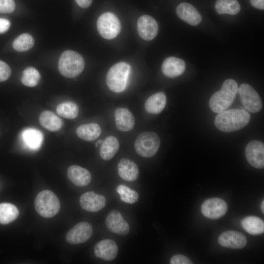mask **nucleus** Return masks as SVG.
I'll use <instances>...</instances> for the list:
<instances>
[{
    "label": "nucleus",
    "instance_id": "obj_1",
    "mask_svg": "<svg viewBox=\"0 0 264 264\" xmlns=\"http://www.w3.org/2000/svg\"><path fill=\"white\" fill-rule=\"evenodd\" d=\"M250 120V114L245 110L231 109L219 113L215 118V125L221 132H232L246 126Z\"/></svg>",
    "mask_w": 264,
    "mask_h": 264
},
{
    "label": "nucleus",
    "instance_id": "obj_2",
    "mask_svg": "<svg viewBox=\"0 0 264 264\" xmlns=\"http://www.w3.org/2000/svg\"><path fill=\"white\" fill-rule=\"evenodd\" d=\"M238 89V84L234 80H226L220 89L211 97L209 101L211 110L218 113L225 110L234 102Z\"/></svg>",
    "mask_w": 264,
    "mask_h": 264
},
{
    "label": "nucleus",
    "instance_id": "obj_3",
    "mask_svg": "<svg viewBox=\"0 0 264 264\" xmlns=\"http://www.w3.org/2000/svg\"><path fill=\"white\" fill-rule=\"evenodd\" d=\"M85 62L83 57L73 50H66L61 55L58 69L64 76L71 78L79 75L84 70Z\"/></svg>",
    "mask_w": 264,
    "mask_h": 264
},
{
    "label": "nucleus",
    "instance_id": "obj_4",
    "mask_svg": "<svg viewBox=\"0 0 264 264\" xmlns=\"http://www.w3.org/2000/svg\"><path fill=\"white\" fill-rule=\"evenodd\" d=\"M131 66L126 62H121L112 66L106 76V83L112 91L119 93L126 88Z\"/></svg>",
    "mask_w": 264,
    "mask_h": 264
},
{
    "label": "nucleus",
    "instance_id": "obj_5",
    "mask_svg": "<svg viewBox=\"0 0 264 264\" xmlns=\"http://www.w3.org/2000/svg\"><path fill=\"white\" fill-rule=\"evenodd\" d=\"M35 207L41 216L49 218L55 216L60 209V202L56 195L51 191L40 192L35 199Z\"/></svg>",
    "mask_w": 264,
    "mask_h": 264
},
{
    "label": "nucleus",
    "instance_id": "obj_6",
    "mask_svg": "<svg viewBox=\"0 0 264 264\" xmlns=\"http://www.w3.org/2000/svg\"><path fill=\"white\" fill-rule=\"evenodd\" d=\"M160 145L158 135L153 132H144L140 133L134 142V149L140 156L149 158L154 155Z\"/></svg>",
    "mask_w": 264,
    "mask_h": 264
},
{
    "label": "nucleus",
    "instance_id": "obj_7",
    "mask_svg": "<svg viewBox=\"0 0 264 264\" xmlns=\"http://www.w3.org/2000/svg\"><path fill=\"white\" fill-rule=\"evenodd\" d=\"M120 22L113 13L102 14L97 21V28L100 35L104 39L111 40L115 38L121 31Z\"/></svg>",
    "mask_w": 264,
    "mask_h": 264
},
{
    "label": "nucleus",
    "instance_id": "obj_8",
    "mask_svg": "<svg viewBox=\"0 0 264 264\" xmlns=\"http://www.w3.org/2000/svg\"><path fill=\"white\" fill-rule=\"evenodd\" d=\"M242 103L248 111L256 113L262 108V100L254 88L247 84H242L238 89Z\"/></svg>",
    "mask_w": 264,
    "mask_h": 264
},
{
    "label": "nucleus",
    "instance_id": "obj_9",
    "mask_svg": "<svg viewBox=\"0 0 264 264\" xmlns=\"http://www.w3.org/2000/svg\"><path fill=\"white\" fill-rule=\"evenodd\" d=\"M92 232V227L89 222H81L76 224L67 232L66 241L71 244L82 243L90 239Z\"/></svg>",
    "mask_w": 264,
    "mask_h": 264
},
{
    "label": "nucleus",
    "instance_id": "obj_10",
    "mask_svg": "<svg viewBox=\"0 0 264 264\" xmlns=\"http://www.w3.org/2000/svg\"><path fill=\"white\" fill-rule=\"evenodd\" d=\"M248 163L253 167L263 169L264 167V145L259 140L249 142L245 149Z\"/></svg>",
    "mask_w": 264,
    "mask_h": 264
},
{
    "label": "nucleus",
    "instance_id": "obj_11",
    "mask_svg": "<svg viewBox=\"0 0 264 264\" xmlns=\"http://www.w3.org/2000/svg\"><path fill=\"white\" fill-rule=\"evenodd\" d=\"M201 212L206 217L217 219L223 216L227 212V205L223 199L214 198L206 199L201 205Z\"/></svg>",
    "mask_w": 264,
    "mask_h": 264
},
{
    "label": "nucleus",
    "instance_id": "obj_12",
    "mask_svg": "<svg viewBox=\"0 0 264 264\" xmlns=\"http://www.w3.org/2000/svg\"><path fill=\"white\" fill-rule=\"evenodd\" d=\"M137 28L139 36L145 41L154 39L158 30V24L155 20L148 15H144L139 18Z\"/></svg>",
    "mask_w": 264,
    "mask_h": 264
},
{
    "label": "nucleus",
    "instance_id": "obj_13",
    "mask_svg": "<svg viewBox=\"0 0 264 264\" xmlns=\"http://www.w3.org/2000/svg\"><path fill=\"white\" fill-rule=\"evenodd\" d=\"M105 224L108 229L112 233L126 235L129 233L130 226L121 214L117 210H111L107 216Z\"/></svg>",
    "mask_w": 264,
    "mask_h": 264
},
{
    "label": "nucleus",
    "instance_id": "obj_14",
    "mask_svg": "<svg viewBox=\"0 0 264 264\" xmlns=\"http://www.w3.org/2000/svg\"><path fill=\"white\" fill-rule=\"evenodd\" d=\"M106 198L101 195L92 191L87 192L81 195L80 204L81 207L88 212H97L106 205Z\"/></svg>",
    "mask_w": 264,
    "mask_h": 264
},
{
    "label": "nucleus",
    "instance_id": "obj_15",
    "mask_svg": "<svg viewBox=\"0 0 264 264\" xmlns=\"http://www.w3.org/2000/svg\"><path fill=\"white\" fill-rule=\"evenodd\" d=\"M118 248L116 243L111 239H104L94 246V253L98 258L106 261L114 260L117 256Z\"/></svg>",
    "mask_w": 264,
    "mask_h": 264
},
{
    "label": "nucleus",
    "instance_id": "obj_16",
    "mask_svg": "<svg viewBox=\"0 0 264 264\" xmlns=\"http://www.w3.org/2000/svg\"><path fill=\"white\" fill-rule=\"evenodd\" d=\"M218 241L221 246L233 249L242 248L247 243L246 237L235 231L224 232L219 237Z\"/></svg>",
    "mask_w": 264,
    "mask_h": 264
},
{
    "label": "nucleus",
    "instance_id": "obj_17",
    "mask_svg": "<svg viewBox=\"0 0 264 264\" xmlns=\"http://www.w3.org/2000/svg\"><path fill=\"white\" fill-rule=\"evenodd\" d=\"M177 16L190 25H198L202 20V17L197 9L192 4L182 2L176 7Z\"/></svg>",
    "mask_w": 264,
    "mask_h": 264
},
{
    "label": "nucleus",
    "instance_id": "obj_18",
    "mask_svg": "<svg viewBox=\"0 0 264 264\" xmlns=\"http://www.w3.org/2000/svg\"><path fill=\"white\" fill-rule=\"evenodd\" d=\"M21 139L22 144L26 148L36 151L42 146L43 135L39 130L30 128L24 129L22 132Z\"/></svg>",
    "mask_w": 264,
    "mask_h": 264
},
{
    "label": "nucleus",
    "instance_id": "obj_19",
    "mask_svg": "<svg viewBox=\"0 0 264 264\" xmlns=\"http://www.w3.org/2000/svg\"><path fill=\"white\" fill-rule=\"evenodd\" d=\"M185 67L184 61L175 57H169L163 61L161 70L166 77L173 78L181 75Z\"/></svg>",
    "mask_w": 264,
    "mask_h": 264
},
{
    "label": "nucleus",
    "instance_id": "obj_20",
    "mask_svg": "<svg viewBox=\"0 0 264 264\" xmlns=\"http://www.w3.org/2000/svg\"><path fill=\"white\" fill-rule=\"evenodd\" d=\"M115 126L121 132L132 130L135 125V119L132 112L127 109L117 108L114 111Z\"/></svg>",
    "mask_w": 264,
    "mask_h": 264
},
{
    "label": "nucleus",
    "instance_id": "obj_21",
    "mask_svg": "<svg viewBox=\"0 0 264 264\" xmlns=\"http://www.w3.org/2000/svg\"><path fill=\"white\" fill-rule=\"evenodd\" d=\"M117 171L120 177L127 181H134L139 176V169L137 164L128 158H122L119 161Z\"/></svg>",
    "mask_w": 264,
    "mask_h": 264
},
{
    "label": "nucleus",
    "instance_id": "obj_22",
    "mask_svg": "<svg viewBox=\"0 0 264 264\" xmlns=\"http://www.w3.org/2000/svg\"><path fill=\"white\" fill-rule=\"evenodd\" d=\"M67 175L68 178L74 184L79 187L88 185L91 180L89 172L78 165L70 166L67 169Z\"/></svg>",
    "mask_w": 264,
    "mask_h": 264
},
{
    "label": "nucleus",
    "instance_id": "obj_23",
    "mask_svg": "<svg viewBox=\"0 0 264 264\" xmlns=\"http://www.w3.org/2000/svg\"><path fill=\"white\" fill-rule=\"evenodd\" d=\"M166 101V97L163 92H157L150 96L146 100L144 108L149 113L159 114L164 110Z\"/></svg>",
    "mask_w": 264,
    "mask_h": 264
},
{
    "label": "nucleus",
    "instance_id": "obj_24",
    "mask_svg": "<svg viewBox=\"0 0 264 264\" xmlns=\"http://www.w3.org/2000/svg\"><path fill=\"white\" fill-rule=\"evenodd\" d=\"M119 148V142L114 136L106 137L102 141L99 149L101 157L104 160H109L112 158Z\"/></svg>",
    "mask_w": 264,
    "mask_h": 264
},
{
    "label": "nucleus",
    "instance_id": "obj_25",
    "mask_svg": "<svg viewBox=\"0 0 264 264\" xmlns=\"http://www.w3.org/2000/svg\"><path fill=\"white\" fill-rule=\"evenodd\" d=\"M76 132L80 138L87 141H92L99 137L102 130L98 124L92 123L79 126Z\"/></svg>",
    "mask_w": 264,
    "mask_h": 264
},
{
    "label": "nucleus",
    "instance_id": "obj_26",
    "mask_svg": "<svg viewBox=\"0 0 264 264\" xmlns=\"http://www.w3.org/2000/svg\"><path fill=\"white\" fill-rule=\"evenodd\" d=\"M39 122L44 128L51 132L58 131L63 126L61 119L49 110H45L41 113Z\"/></svg>",
    "mask_w": 264,
    "mask_h": 264
},
{
    "label": "nucleus",
    "instance_id": "obj_27",
    "mask_svg": "<svg viewBox=\"0 0 264 264\" xmlns=\"http://www.w3.org/2000/svg\"><path fill=\"white\" fill-rule=\"evenodd\" d=\"M242 228L251 235H259L264 232V222L260 218L256 216H248L242 221Z\"/></svg>",
    "mask_w": 264,
    "mask_h": 264
},
{
    "label": "nucleus",
    "instance_id": "obj_28",
    "mask_svg": "<svg viewBox=\"0 0 264 264\" xmlns=\"http://www.w3.org/2000/svg\"><path fill=\"white\" fill-rule=\"evenodd\" d=\"M215 7L219 14L236 15L241 10L240 5L237 0H217Z\"/></svg>",
    "mask_w": 264,
    "mask_h": 264
},
{
    "label": "nucleus",
    "instance_id": "obj_29",
    "mask_svg": "<svg viewBox=\"0 0 264 264\" xmlns=\"http://www.w3.org/2000/svg\"><path fill=\"white\" fill-rule=\"evenodd\" d=\"M17 207L9 203H0V223L6 224L15 220L19 216Z\"/></svg>",
    "mask_w": 264,
    "mask_h": 264
},
{
    "label": "nucleus",
    "instance_id": "obj_30",
    "mask_svg": "<svg viewBox=\"0 0 264 264\" xmlns=\"http://www.w3.org/2000/svg\"><path fill=\"white\" fill-rule=\"evenodd\" d=\"M59 115L65 118L73 119L77 117L79 113L78 106L72 102H66L60 104L56 108Z\"/></svg>",
    "mask_w": 264,
    "mask_h": 264
},
{
    "label": "nucleus",
    "instance_id": "obj_31",
    "mask_svg": "<svg viewBox=\"0 0 264 264\" xmlns=\"http://www.w3.org/2000/svg\"><path fill=\"white\" fill-rule=\"evenodd\" d=\"M34 44V40L29 34L23 33L17 37L13 42V47L18 52H24L31 49Z\"/></svg>",
    "mask_w": 264,
    "mask_h": 264
},
{
    "label": "nucleus",
    "instance_id": "obj_32",
    "mask_svg": "<svg viewBox=\"0 0 264 264\" xmlns=\"http://www.w3.org/2000/svg\"><path fill=\"white\" fill-rule=\"evenodd\" d=\"M40 78L41 75L37 69L29 66L23 70L21 81L25 86L34 87L38 85Z\"/></svg>",
    "mask_w": 264,
    "mask_h": 264
},
{
    "label": "nucleus",
    "instance_id": "obj_33",
    "mask_svg": "<svg viewBox=\"0 0 264 264\" xmlns=\"http://www.w3.org/2000/svg\"><path fill=\"white\" fill-rule=\"evenodd\" d=\"M116 191L120 196V199L125 203L133 204L138 200V194L125 185H119L116 188Z\"/></svg>",
    "mask_w": 264,
    "mask_h": 264
},
{
    "label": "nucleus",
    "instance_id": "obj_34",
    "mask_svg": "<svg viewBox=\"0 0 264 264\" xmlns=\"http://www.w3.org/2000/svg\"><path fill=\"white\" fill-rule=\"evenodd\" d=\"M15 8V3L13 0H0V13H10Z\"/></svg>",
    "mask_w": 264,
    "mask_h": 264
},
{
    "label": "nucleus",
    "instance_id": "obj_35",
    "mask_svg": "<svg viewBox=\"0 0 264 264\" xmlns=\"http://www.w3.org/2000/svg\"><path fill=\"white\" fill-rule=\"evenodd\" d=\"M11 71L9 66L0 60V82L7 80L10 76Z\"/></svg>",
    "mask_w": 264,
    "mask_h": 264
},
{
    "label": "nucleus",
    "instance_id": "obj_36",
    "mask_svg": "<svg viewBox=\"0 0 264 264\" xmlns=\"http://www.w3.org/2000/svg\"><path fill=\"white\" fill-rule=\"evenodd\" d=\"M170 262L171 264H192L191 261L188 257L181 254H177L173 256L171 258Z\"/></svg>",
    "mask_w": 264,
    "mask_h": 264
},
{
    "label": "nucleus",
    "instance_id": "obj_37",
    "mask_svg": "<svg viewBox=\"0 0 264 264\" xmlns=\"http://www.w3.org/2000/svg\"><path fill=\"white\" fill-rule=\"evenodd\" d=\"M10 26V22L7 19L0 18V34L7 31Z\"/></svg>",
    "mask_w": 264,
    "mask_h": 264
},
{
    "label": "nucleus",
    "instance_id": "obj_38",
    "mask_svg": "<svg viewBox=\"0 0 264 264\" xmlns=\"http://www.w3.org/2000/svg\"><path fill=\"white\" fill-rule=\"evenodd\" d=\"M251 5L255 8L261 10L264 9V0H250Z\"/></svg>",
    "mask_w": 264,
    "mask_h": 264
},
{
    "label": "nucleus",
    "instance_id": "obj_39",
    "mask_svg": "<svg viewBox=\"0 0 264 264\" xmlns=\"http://www.w3.org/2000/svg\"><path fill=\"white\" fill-rule=\"evenodd\" d=\"M77 4L82 8L88 7L91 4L92 0H75Z\"/></svg>",
    "mask_w": 264,
    "mask_h": 264
},
{
    "label": "nucleus",
    "instance_id": "obj_40",
    "mask_svg": "<svg viewBox=\"0 0 264 264\" xmlns=\"http://www.w3.org/2000/svg\"><path fill=\"white\" fill-rule=\"evenodd\" d=\"M261 210L263 213H264V200H263L261 203Z\"/></svg>",
    "mask_w": 264,
    "mask_h": 264
},
{
    "label": "nucleus",
    "instance_id": "obj_41",
    "mask_svg": "<svg viewBox=\"0 0 264 264\" xmlns=\"http://www.w3.org/2000/svg\"><path fill=\"white\" fill-rule=\"evenodd\" d=\"M103 141L102 140H99L96 143V145H95V146L96 147H98L99 146V145H101V143Z\"/></svg>",
    "mask_w": 264,
    "mask_h": 264
}]
</instances>
